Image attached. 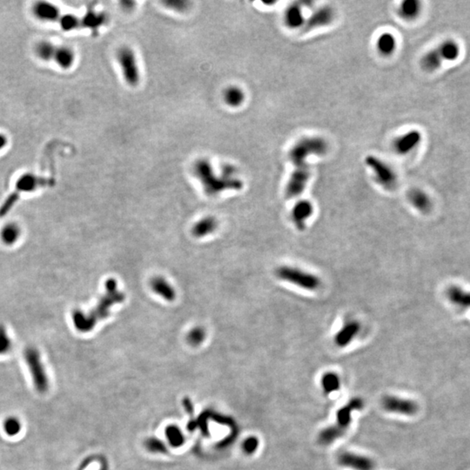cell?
<instances>
[{
	"instance_id": "obj_1",
	"label": "cell",
	"mask_w": 470,
	"mask_h": 470,
	"mask_svg": "<svg viewBox=\"0 0 470 470\" xmlns=\"http://www.w3.org/2000/svg\"><path fill=\"white\" fill-rule=\"evenodd\" d=\"M194 173L203 184L207 194H217L225 189L238 190L243 186L241 180L234 177V167L226 166L223 169V178H219L214 174L213 167L207 159L197 160L194 165Z\"/></svg>"
},
{
	"instance_id": "obj_2",
	"label": "cell",
	"mask_w": 470,
	"mask_h": 470,
	"mask_svg": "<svg viewBox=\"0 0 470 470\" xmlns=\"http://www.w3.org/2000/svg\"><path fill=\"white\" fill-rule=\"evenodd\" d=\"M328 143L320 136H307L296 141L288 152V159L294 167L307 165L311 156H325L328 152Z\"/></svg>"
},
{
	"instance_id": "obj_3",
	"label": "cell",
	"mask_w": 470,
	"mask_h": 470,
	"mask_svg": "<svg viewBox=\"0 0 470 470\" xmlns=\"http://www.w3.org/2000/svg\"><path fill=\"white\" fill-rule=\"evenodd\" d=\"M24 358L30 372L35 389L40 393H47L50 383L40 352L35 347H27L24 353Z\"/></svg>"
},
{
	"instance_id": "obj_4",
	"label": "cell",
	"mask_w": 470,
	"mask_h": 470,
	"mask_svg": "<svg viewBox=\"0 0 470 470\" xmlns=\"http://www.w3.org/2000/svg\"><path fill=\"white\" fill-rule=\"evenodd\" d=\"M279 279L308 291L316 290L320 287L318 277L307 272L291 267H280L276 270Z\"/></svg>"
},
{
	"instance_id": "obj_5",
	"label": "cell",
	"mask_w": 470,
	"mask_h": 470,
	"mask_svg": "<svg viewBox=\"0 0 470 470\" xmlns=\"http://www.w3.org/2000/svg\"><path fill=\"white\" fill-rule=\"evenodd\" d=\"M364 161L366 166L373 172L374 180L380 187L387 190H392L396 187V174L388 164L372 154L365 157Z\"/></svg>"
},
{
	"instance_id": "obj_6",
	"label": "cell",
	"mask_w": 470,
	"mask_h": 470,
	"mask_svg": "<svg viewBox=\"0 0 470 470\" xmlns=\"http://www.w3.org/2000/svg\"><path fill=\"white\" fill-rule=\"evenodd\" d=\"M116 57L127 83L131 87L138 86V84L140 83V74L134 50L128 47H120L118 50Z\"/></svg>"
},
{
	"instance_id": "obj_7",
	"label": "cell",
	"mask_w": 470,
	"mask_h": 470,
	"mask_svg": "<svg viewBox=\"0 0 470 470\" xmlns=\"http://www.w3.org/2000/svg\"><path fill=\"white\" fill-rule=\"evenodd\" d=\"M381 406L387 412L405 416H413L419 412V405L415 400L394 395L384 396Z\"/></svg>"
},
{
	"instance_id": "obj_8",
	"label": "cell",
	"mask_w": 470,
	"mask_h": 470,
	"mask_svg": "<svg viewBox=\"0 0 470 470\" xmlns=\"http://www.w3.org/2000/svg\"><path fill=\"white\" fill-rule=\"evenodd\" d=\"M310 167L308 165L294 167L290 178L287 181L285 190V196L287 199H293L303 193L310 179Z\"/></svg>"
},
{
	"instance_id": "obj_9",
	"label": "cell",
	"mask_w": 470,
	"mask_h": 470,
	"mask_svg": "<svg viewBox=\"0 0 470 470\" xmlns=\"http://www.w3.org/2000/svg\"><path fill=\"white\" fill-rule=\"evenodd\" d=\"M335 19V12L330 6H324L318 8L311 14L310 17L307 18L305 22L303 33H308L311 31L316 30L322 27H329L333 24Z\"/></svg>"
},
{
	"instance_id": "obj_10",
	"label": "cell",
	"mask_w": 470,
	"mask_h": 470,
	"mask_svg": "<svg viewBox=\"0 0 470 470\" xmlns=\"http://www.w3.org/2000/svg\"><path fill=\"white\" fill-rule=\"evenodd\" d=\"M422 140V135L416 129L408 131L395 138L393 142V149L398 155H407L416 148Z\"/></svg>"
},
{
	"instance_id": "obj_11",
	"label": "cell",
	"mask_w": 470,
	"mask_h": 470,
	"mask_svg": "<svg viewBox=\"0 0 470 470\" xmlns=\"http://www.w3.org/2000/svg\"><path fill=\"white\" fill-rule=\"evenodd\" d=\"M338 463L353 470H373L375 464L371 458L353 452H343L337 458Z\"/></svg>"
},
{
	"instance_id": "obj_12",
	"label": "cell",
	"mask_w": 470,
	"mask_h": 470,
	"mask_svg": "<svg viewBox=\"0 0 470 470\" xmlns=\"http://www.w3.org/2000/svg\"><path fill=\"white\" fill-rule=\"evenodd\" d=\"M50 179L39 177L32 174H27L20 177L16 184V192L14 194L20 196L21 193H31L39 187H47L52 184Z\"/></svg>"
},
{
	"instance_id": "obj_13",
	"label": "cell",
	"mask_w": 470,
	"mask_h": 470,
	"mask_svg": "<svg viewBox=\"0 0 470 470\" xmlns=\"http://www.w3.org/2000/svg\"><path fill=\"white\" fill-rule=\"evenodd\" d=\"M283 20L285 26L291 30H297L303 27L306 19L302 7L298 3L290 5L284 13Z\"/></svg>"
},
{
	"instance_id": "obj_14",
	"label": "cell",
	"mask_w": 470,
	"mask_h": 470,
	"mask_svg": "<svg viewBox=\"0 0 470 470\" xmlns=\"http://www.w3.org/2000/svg\"><path fill=\"white\" fill-rule=\"evenodd\" d=\"M313 207L308 200H300L297 202L292 210V220L298 229L303 230L307 220L312 216Z\"/></svg>"
},
{
	"instance_id": "obj_15",
	"label": "cell",
	"mask_w": 470,
	"mask_h": 470,
	"mask_svg": "<svg viewBox=\"0 0 470 470\" xmlns=\"http://www.w3.org/2000/svg\"><path fill=\"white\" fill-rule=\"evenodd\" d=\"M360 328V324L355 320L347 321V323L337 332L336 335L334 337V342L336 346L344 347L350 344L353 338L359 333Z\"/></svg>"
},
{
	"instance_id": "obj_16",
	"label": "cell",
	"mask_w": 470,
	"mask_h": 470,
	"mask_svg": "<svg viewBox=\"0 0 470 470\" xmlns=\"http://www.w3.org/2000/svg\"><path fill=\"white\" fill-rule=\"evenodd\" d=\"M435 48L443 62H454L460 58V45L457 43L455 40L450 39L443 40L441 43L435 47Z\"/></svg>"
},
{
	"instance_id": "obj_17",
	"label": "cell",
	"mask_w": 470,
	"mask_h": 470,
	"mask_svg": "<svg viewBox=\"0 0 470 470\" xmlns=\"http://www.w3.org/2000/svg\"><path fill=\"white\" fill-rule=\"evenodd\" d=\"M421 2L418 0H404L398 7L397 14L401 20L413 21L420 16L421 13Z\"/></svg>"
},
{
	"instance_id": "obj_18",
	"label": "cell",
	"mask_w": 470,
	"mask_h": 470,
	"mask_svg": "<svg viewBox=\"0 0 470 470\" xmlns=\"http://www.w3.org/2000/svg\"><path fill=\"white\" fill-rule=\"evenodd\" d=\"M407 199L413 207L421 213H427L432 207L430 197L423 190L419 188H413L407 193Z\"/></svg>"
},
{
	"instance_id": "obj_19",
	"label": "cell",
	"mask_w": 470,
	"mask_h": 470,
	"mask_svg": "<svg viewBox=\"0 0 470 470\" xmlns=\"http://www.w3.org/2000/svg\"><path fill=\"white\" fill-rule=\"evenodd\" d=\"M397 40L395 36L389 32H385L377 38L376 48L378 53L384 57H388L395 52Z\"/></svg>"
},
{
	"instance_id": "obj_20",
	"label": "cell",
	"mask_w": 470,
	"mask_h": 470,
	"mask_svg": "<svg viewBox=\"0 0 470 470\" xmlns=\"http://www.w3.org/2000/svg\"><path fill=\"white\" fill-rule=\"evenodd\" d=\"M444 62L440 59L436 48L427 52L420 60V66L422 70L427 73H434L443 66Z\"/></svg>"
},
{
	"instance_id": "obj_21",
	"label": "cell",
	"mask_w": 470,
	"mask_h": 470,
	"mask_svg": "<svg viewBox=\"0 0 470 470\" xmlns=\"http://www.w3.org/2000/svg\"><path fill=\"white\" fill-rule=\"evenodd\" d=\"M35 14L40 20L58 22L61 14L57 7L48 3H39L35 7Z\"/></svg>"
},
{
	"instance_id": "obj_22",
	"label": "cell",
	"mask_w": 470,
	"mask_h": 470,
	"mask_svg": "<svg viewBox=\"0 0 470 470\" xmlns=\"http://www.w3.org/2000/svg\"><path fill=\"white\" fill-rule=\"evenodd\" d=\"M21 235V229L18 224L10 222L4 226L0 232V239L4 244L12 246L17 242Z\"/></svg>"
},
{
	"instance_id": "obj_23",
	"label": "cell",
	"mask_w": 470,
	"mask_h": 470,
	"mask_svg": "<svg viewBox=\"0 0 470 470\" xmlns=\"http://www.w3.org/2000/svg\"><path fill=\"white\" fill-rule=\"evenodd\" d=\"M224 100L231 107H239L244 103L246 95L239 87L232 86L224 91Z\"/></svg>"
},
{
	"instance_id": "obj_24",
	"label": "cell",
	"mask_w": 470,
	"mask_h": 470,
	"mask_svg": "<svg viewBox=\"0 0 470 470\" xmlns=\"http://www.w3.org/2000/svg\"><path fill=\"white\" fill-rule=\"evenodd\" d=\"M344 431L345 429L339 427L338 425L325 427L319 433L318 440L322 445H329L342 436Z\"/></svg>"
},
{
	"instance_id": "obj_25",
	"label": "cell",
	"mask_w": 470,
	"mask_h": 470,
	"mask_svg": "<svg viewBox=\"0 0 470 470\" xmlns=\"http://www.w3.org/2000/svg\"><path fill=\"white\" fill-rule=\"evenodd\" d=\"M53 60L57 62L58 65L65 69L72 67L74 61V54L73 51L67 47H57L54 52Z\"/></svg>"
},
{
	"instance_id": "obj_26",
	"label": "cell",
	"mask_w": 470,
	"mask_h": 470,
	"mask_svg": "<svg viewBox=\"0 0 470 470\" xmlns=\"http://www.w3.org/2000/svg\"><path fill=\"white\" fill-rule=\"evenodd\" d=\"M321 387L325 393L329 394L339 390L340 387V379L334 372H327L321 377Z\"/></svg>"
},
{
	"instance_id": "obj_27",
	"label": "cell",
	"mask_w": 470,
	"mask_h": 470,
	"mask_svg": "<svg viewBox=\"0 0 470 470\" xmlns=\"http://www.w3.org/2000/svg\"><path fill=\"white\" fill-rule=\"evenodd\" d=\"M3 429L8 436H16L22 430V422L18 417H7L4 420Z\"/></svg>"
},
{
	"instance_id": "obj_28",
	"label": "cell",
	"mask_w": 470,
	"mask_h": 470,
	"mask_svg": "<svg viewBox=\"0 0 470 470\" xmlns=\"http://www.w3.org/2000/svg\"><path fill=\"white\" fill-rule=\"evenodd\" d=\"M353 408L350 407V405L347 403L346 406L340 407L339 410L337 411L336 419L337 425L339 427L346 429L352 421V413H353Z\"/></svg>"
},
{
	"instance_id": "obj_29",
	"label": "cell",
	"mask_w": 470,
	"mask_h": 470,
	"mask_svg": "<svg viewBox=\"0 0 470 470\" xmlns=\"http://www.w3.org/2000/svg\"><path fill=\"white\" fill-rule=\"evenodd\" d=\"M58 23H60L62 29L66 31L74 30V29H77L78 27H84L83 19L80 20L74 15L60 16L58 20Z\"/></svg>"
},
{
	"instance_id": "obj_30",
	"label": "cell",
	"mask_w": 470,
	"mask_h": 470,
	"mask_svg": "<svg viewBox=\"0 0 470 470\" xmlns=\"http://www.w3.org/2000/svg\"><path fill=\"white\" fill-rule=\"evenodd\" d=\"M153 287L156 292L167 299L174 298V292L172 287L163 280H156L153 282Z\"/></svg>"
},
{
	"instance_id": "obj_31",
	"label": "cell",
	"mask_w": 470,
	"mask_h": 470,
	"mask_svg": "<svg viewBox=\"0 0 470 470\" xmlns=\"http://www.w3.org/2000/svg\"><path fill=\"white\" fill-rule=\"evenodd\" d=\"M12 349V340L6 328L0 325V355L8 353Z\"/></svg>"
},
{
	"instance_id": "obj_32",
	"label": "cell",
	"mask_w": 470,
	"mask_h": 470,
	"mask_svg": "<svg viewBox=\"0 0 470 470\" xmlns=\"http://www.w3.org/2000/svg\"><path fill=\"white\" fill-rule=\"evenodd\" d=\"M105 17L102 14H91L83 19L84 27L97 28L103 24Z\"/></svg>"
},
{
	"instance_id": "obj_33",
	"label": "cell",
	"mask_w": 470,
	"mask_h": 470,
	"mask_svg": "<svg viewBox=\"0 0 470 470\" xmlns=\"http://www.w3.org/2000/svg\"><path fill=\"white\" fill-rule=\"evenodd\" d=\"M56 47L50 43H41L38 47V54L44 60H53Z\"/></svg>"
},
{
	"instance_id": "obj_34",
	"label": "cell",
	"mask_w": 470,
	"mask_h": 470,
	"mask_svg": "<svg viewBox=\"0 0 470 470\" xmlns=\"http://www.w3.org/2000/svg\"><path fill=\"white\" fill-rule=\"evenodd\" d=\"M259 447V439L255 436H250L244 440L242 443V448L246 453L251 454L254 453Z\"/></svg>"
},
{
	"instance_id": "obj_35",
	"label": "cell",
	"mask_w": 470,
	"mask_h": 470,
	"mask_svg": "<svg viewBox=\"0 0 470 470\" xmlns=\"http://www.w3.org/2000/svg\"><path fill=\"white\" fill-rule=\"evenodd\" d=\"M214 226L215 225H214V221H212L211 220H205V221H203V223L199 224L197 226L195 234L197 235H201V234L203 235V234H208L214 229Z\"/></svg>"
},
{
	"instance_id": "obj_36",
	"label": "cell",
	"mask_w": 470,
	"mask_h": 470,
	"mask_svg": "<svg viewBox=\"0 0 470 470\" xmlns=\"http://www.w3.org/2000/svg\"><path fill=\"white\" fill-rule=\"evenodd\" d=\"M348 404L350 405V407L353 408V410H360L364 406L363 400H361L360 398H353L352 400L348 402Z\"/></svg>"
},
{
	"instance_id": "obj_37",
	"label": "cell",
	"mask_w": 470,
	"mask_h": 470,
	"mask_svg": "<svg viewBox=\"0 0 470 470\" xmlns=\"http://www.w3.org/2000/svg\"><path fill=\"white\" fill-rule=\"evenodd\" d=\"M203 331L196 329V330L194 331V333H191L190 339L192 341H194V343L197 344L198 342H200L201 339H203Z\"/></svg>"
},
{
	"instance_id": "obj_38",
	"label": "cell",
	"mask_w": 470,
	"mask_h": 470,
	"mask_svg": "<svg viewBox=\"0 0 470 470\" xmlns=\"http://www.w3.org/2000/svg\"><path fill=\"white\" fill-rule=\"evenodd\" d=\"M7 140L5 136L0 134V149H2L7 145Z\"/></svg>"
}]
</instances>
